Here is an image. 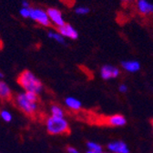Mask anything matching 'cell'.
I'll use <instances>...</instances> for the list:
<instances>
[{"mask_svg": "<svg viewBox=\"0 0 153 153\" xmlns=\"http://www.w3.org/2000/svg\"><path fill=\"white\" fill-rule=\"evenodd\" d=\"M59 32L67 38H70V39H76L79 37V32L76 29L72 27L70 24H65L61 27L59 28Z\"/></svg>", "mask_w": 153, "mask_h": 153, "instance_id": "cell-9", "label": "cell"}, {"mask_svg": "<svg viewBox=\"0 0 153 153\" xmlns=\"http://www.w3.org/2000/svg\"><path fill=\"white\" fill-rule=\"evenodd\" d=\"M51 116L52 117H57V118H64V110L61 107L54 105L51 107Z\"/></svg>", "mask_w": 153, "mask_h": 153, "instance_id": "cell-15", "label": "cell"}, {"mask_svg": "<svg viewBox=\"0 0 153 153\" xmlns=\"http://www.w3.org/2000/svg\"><path fill=\"white\" fill-rule=\"evenodd\" d=\"M101 153H111V152H103V151H102Z\"/></svg>", "mask_w": 153, "mask_h": 153, "instance_id": "cell-26", "label": "cell"}, {"mask_svg": "<svg viewBox=\"0 0 153 153\" xmlns=\"http://www.w3.org/2000/svg\"><path fill=\"white\" fill-rule=\"evenodd\" d=\"M17 82L26 92H34L38 94L43 89L41 81L29 70H25L19 75Z\"/></svg>", "mask_w": 153, "mask_h": 153, "instance_id": "cell-1", "label": "cell"}, {"mask_svg": "<svg viewBox=\"0 0 153 153\" xmlns=\"http://www.w3.org/2000/svg\"><path fill=\"white\" fill-rule=\"evenodd\" d=\"M3 76H4V75H3V73L0 71V79H3Z\"/></svg>", "mask_w": 153, "mask_h": 153, "instance_id": "cell-25", "label": "cell"}, {"mask_svg": "<svg viewBox=\"0 0 153 153\" xmlns=\"http://www.w3.org/2000/svg\"><path fill=\"white\" fill-rule=\"evenodd\" d=\"M120 68L112 65H104L100 68V76L104 80L116 79L120 76Z\"/></svg>", "mask_w": 153, "mask_h": 153, "instance_id": "cell-6", "label": "cell"}, {"mask_svg": "<svg viewBox=\"0 0 153 153\" xmlns=\"http://www.w3.org/2000/svg\"><path fill=\"white\" fill-rule=\"evenodd\" d=\"M47 12H48L51 24L54 25L55 27H56L57 28L61 27L62 26H64L66 24L63 15L59 9L55 8V7H49L47 10Z\"/></svg>", "mask_w": 153, "mask_h": 153, "instance_id": "cell-5", "label": "cell"}, {"mask_svg": "<svg viewBox=\"0 0 153 153\" xmlns=\"http://www.w3.org/2000/svg\"><path fill=\"white\" fill-rule=\"evenodd\" d=\"M152 127H153V120H152Z\"/></svg>", "mask_w": 153, "mask_h": 153, "instance_id": "cell-27", "label": "cell"}, {"mask_svg": "<svg viewBox=\"0 0 153 153\" xmlns=\"http://www.w3.org/2000/svg\"><path fill=\"white\" fill-rule=\"evenodd\" d=\"M22 7H30L29 2H27V0H24V1L22 2Z\"/></svg>", "mask_w": 153, "mask_h": 153, "instance_id": "cell-23", "label": "cell"}, {"mask_svg": "<svg viewBox=\"0 0 153 153\" xmlns=\"http://www.w3.org/2000/svg\"><path fill=\"white\" fill-rule=\"evenodd\" d=\"M121 66L124 70L129 73H135L140 69V64L136 60H125L121 63Z\"/></svg>", "mask_w": 153, "mask_h": 153, "instance_id": "cell-11", "label": "cell"}, {"mask_svg": "<svg viewBox=\"0 0 153 153\" xmlns=\"http://www.w3.org/2000/svg\"><path fill=\"white\" fill-rule=\"evenodd\" d=\"M30 18L33 19L34 21H36L37 24H39L43 27H49L51 25L48 12L41 8H32L31 7Z\"/></svg>", "mask_w": 153, "mask_h": 153, "instance_id": "cell-4", "label": "cell"}, {"mask_svg": "<svg viewBox=\"0 0 153 153\" xmlns=\"http://www.w3.org/2000/svg\"><path fill=\"white\" fill-rule=\"evenodd\" d=\"M67 150H68V153H79V151L78 149L73 147H68L67 149Z\"/></svg>", "mask_w": 153, "mask_h": 153, "instance_id": "cell-22", "label": "cell"}, {"mask_svg": "<svg viewBox=\"0 0 153 153\" xmlns=\"http://www.w3.org/2000/svg\"><path fill=\"white\" fill-rule=\"evenodd\" d=\"M108 149L111 153H129L128 145L120 140L112 141L108 145Z\"/></svg>", "mask_w": 153, "mask_h": 153, "instance_id": "cell-8", "label": "cell"}, {"mask_svg": "<svg viewBox=\"0 0 153 153\" xmlns=\"http://www.w3.org/2000/svg\"><path fill=\"white\" fill-rule=\"evenodd\" d=\"M46 126L48 133L52 134V135L65 134L69 129L68 123L64 118H57V117L51 116L50 118L48 119Z\"/></svg>", "mask_w": 153, "mask_h": 153, "instance_id": "cell-2", "label": "cell"}, {"mask_svg": "<svg viewBox=\"0 0 153 153\" xmlns=\"http://www.w3.org/2000/svg\"><path fill=\"white\" fill-rule=\"evenodd\" d=\"M11 97V89L9 88V86L0 80V99L1 100H8Z\"/></svg>", "mask_w": 153, "mask_h": 153, "instance_id": "cell-13", "label": "cell"}, {"mask_svg": "<svg viewBox=\"0 0 153 153\" xmlns=\"http://www.w3.org/2000/svg\"><path fill=\"white\" fill-rule=\"evenodd\" d=\"M0 117H1V119L6 122H10L12 120V118H13L11 113L7 110H1L0 111Z\"/></svg>", "mask_w": 153, "mask_h": 153, "instance_id": "cell-17", "label": "cell"}, {"mask_svg": "<svg viewBox=\"0 0 153 153\" xmlns=\"http://www.w3.org/2000/svg\"><path fill=\"white\" fill-rule=\"evenodd\" d=\"M127 123V120L124 116L120 114L112 115L108 119V124L112 127H123Z\"/></svg>", "mask_w": 153, "mask_h": 153, "instance_id": "cell-10", "label": "cell"}, {"mask_svg": "<svg viewBox=\"0 0 153 153\" xmlns=\"http://www.w3.org/2000/svg\"><path fill=\"white\" fill-rule=\"evenodd\" d=\"M48 36L49 38L51 39L55 40L56 42L59 43V44H62V45H65L66 43V40H65V37L59 33V32H55V31H49L48 33Z\"/></svg>", "mask_w": 153, "mask_h": 153, "instance_id": "cell-14", "label": "cell"}, {"mask_svg": "<svg viewBox=\"0 0 153 153\" xmlns=\"http://www.w3.org/2000/svg\"><path fill=\"white\" fill-rule=\"evenodd\" d=\"M27 98L33 101V102H36L37 101V94L36 93H34V92H25Z\"/></svg>", "mask_w": 153, "mask_h": 153, "instance_id": "cell-20", "label": "cell"}, {"mask_svg": "<svg viewBox=\"0 0 153 153\" xmlns=\"http://www.w3.org/2000/svg\"><path fill=\"white\" fill-rule=\"evenodd\" d=\"M75 13L79 16H84V15H87L89 13V8L88 7H84V6L78 7L75 9Z\"/></svg>", "mask_w": 153, "mask_h": 153, "instance_id": "cell-18", "label": "cell"}, {"mask_svg": "<svg viewBox=\"0 0 153 153\" xmlns=\"http://www.w3.org/2000/svg\"><path fill=\"white\" fill-rule=\"evenodd\" d=\"M16 104L27 115H33L37 109V103L29 100L25 93H20L16 97Z\"/></svg>", "mask_w": 153, "mask_h": 153, "instance_id": "cell-3", "label": "cell"}, {"mask_svg": "<svg viewBox=\"0 0 153 153\" xmlns=\"http://www.w3.org/2000/svg\"><path fill=\"white\" fill-rule=\"evenodd\" d=\"M87 146H88V150H91V151H95V152H102V147L96 143V142H93V141H88L87 143Z\"/></svg>", "mask_w": 153, "mask_h": 153, "instance_id": "cell-16", "label": "cell"}, {"mask_svg": "<svg viewBox=\"0 0 153 153\" xmlns=\"http://www.w3.org/2000/svg\"><path fill=\"white\" fill-rule=\"evenodd\" d=\"M119 90H120V92H121V93H126V92L128 91V87H127V85H125V84L120 85Z\"/></svg>", "mask_w": 153, "mask_h": 153, "instance_id": "cell-21", "label": "cell"}, {"mask_svg": "<svg viewBox=\"0 0 153 153\" xmlns=\"http://www.w3.org/2000/svg\"><path fill=\"white\" fill-rule=\"evenodd\" d=\"M134 1V0H121V2L124 4H130Z\"/></svg>", "mask_w": 153, "mask_h": 153, "instance_id": "cell-24", "label": "cell"}, {"mask_svg": "<svg viewBox=\"0 0 153 153\" xmlns=\"http://www.w3.org/2000/svg\"><path fill=\"white\" fill-rule=\"evenodd\" d=\"M136 9L143 16H153V4L149 0H136Z\"/></svg>", "mask_w": 153, "mask_h": 153, "instance_id": "cell-7", "label": "cell"}, {"mask_svg": "<svg viewBox=\"0 0 153 153\" xmlns=\"http://www.w3.org/2000/svg\"><path fill=\"white\" fill-rule=\"evenodd\" d=\"M65 103L68 108H69L70 109H73V110H79L82 107L80 100H79L76 98H73V97H68L65 100Z\"/></svg>", "mask_w": 153, "mask_h": 153, "instance_id": "cell-12", "label": "cell"}, {"mask_svg": "<svg viewBox=\"0 0 153 153\" xmlns=\"http://www.w3.org/2000/svg\"><path fill=\"white\" fill-rule=\"evenodd\" d=\"M30 9L31 7H22L19 10V14L24 18H28L30 17Z\"/></svg>", "mask_w": 153, "mask_h": 153, "instance_id": "cell-19", "label": "cell"}]
</instances>
